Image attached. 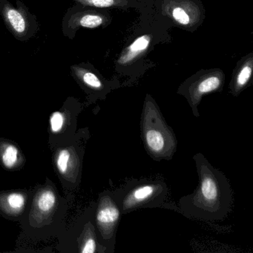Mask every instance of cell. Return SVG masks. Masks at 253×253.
Segmentation results:
<instances>
[{
  "instance_id": "obj_15",
  "label": "cell",
  "mask_w": 253,
  "mask_h": 253,
  "mask_svg": "<svg viewBox=\"0 0 253 253\" xmlns=\"http://www.w3.org/2000/svg\"><path fill=\"white\" fill-rule=\"evenodd\" d=\"M78 5L91 8H109L126 6L128 0H74Z\"/></svg>"
},
{
  "instance_id": "obj_6",
  "label": "cell",
  "mask_w": 253,
  "mask_h": 253,
  "mask_svg": "<svg viewBox=\"0 0 253 253\" xmlns=\"http://www.w3.org/2000/svg\"><path fill=\"white\" fill-rule=\"evenodd\" d=\"M224 84V75L220 71H211L191 78L179 88L177 93L187 100L195 118H199L198 106L204 96L221 91Z\"/></svg>"
},
{
  "instance_id": "obj_7",
  "label": "cell",
  "mask_w": 253,
  "mask_h": 253,
  "mask_svg": "<svg viewBox=\"0 0 253 253\" xmlns=\"http://www.w3.org/2000/svg\"><path fill=\"white\" fill-rule=\"evenodd\" d=\"M99 8L78 5L71 8L63 18V32L68 38H75L81 28L96 29L104 26L109 20L104 12Z\"/></svg>"
},
{
  "instance_id": "obj_1",
  "label": "cell",
  "mask_w": 253,
  "mask_h": 253,
  "mask_svg": "<svg viewBox=\"0 0 253 253\" xmlns=\"http://www.w3.org/2000/svg\"><path fill=\"white\" fill-rule=\"evenodd\" d=\"M198 184L192 194L179 201V211L198 220H223L232 211L233 195L227 177L214 168L202 153L193 156Z\"/></svg>"
},
{
  "instance_id": "obj_3",
  "label": "cell",
  "mask_w": 253,
  "mask_h": 253,
  "mask_svg": "<svg viewBox=\"0 0 253 253\" xmlns=\"http://www.w3.org/2000/svg\"><path fill=\"white\" fill-rule=\"evenodd\" d=\"M168 192L164 180L146 178L127 181L114 193L122 214H126L140 209L161 207Z\"/></svg>"
},
{
  "instance_id": "obj_4",
  "label": "cell",
  "mask_w": 253,
  "mask_h": 253,
  "mask_svg": "<svg viewBox=\"0 0 253 253\" xmlns=\"http://www.w3.org/2000/svg\"><path fill=\"white\" fill-rule=\"evenodd\" d=\"M122 214L115 193L110 191L103 192L99 198L94 221L100 244L107 253L115 252L117 231Z\"/></svg>"
},
{
  "instance_id": "obj_17",
  "label": "cell",
  "mask_w": 253,
  "mask_h": 253,
  "mask_svg": "<svg viewBox=\"0 0 253 253\" xmlns=\"http://www.w3.org/2000/svg\"><path fill=\"white\" fill-rule=\"evenodd\" d=\"M65 118L63 113L60 112H55L51 115L50 118V126L51 131L57 133L61 131L64 125Z\"/></svg>"
},
{
  "instance_id": "obj_16",
  "label": "cell",
  "mask_w": 253,
  "mask_h": 253,
  "mask_svg": "<svg viewBox=\"0 0 253 253\" xmlns=\"http://www.w3.org/2000/svg\"><path fill=\"white\" fill-rule=\"evenodd\" d=\"M1 161L6 168H14L19 161V150L17 146L12 144L4 146L1 152Z\"/></svg>"
},
{
  "instance_id": "obj_5",
  "label": "cell",
  "mask_w": 253,
  "mask_h": 253,
  "mask_svg": "<svg viewBox=\"0 0 253 253\" xmlns=\"http://www.w3.org/2000/svg\"><path fill=\"white\" fill-rule=\"evenodd\" d=\"M0 14L7 29L18 41H29L38 32L36 17L20 0L17 1L16 7L8 0H0Z\"/></svg>"
},
{
  "instance_id": "obj_10",
  "label": "cell",
  "mask_w": 253,
  "mask_h": 253,
  "mask_svg": "<svg viewBox=\"0 0 253 253\" xmlns=\"http://www.w3.org/2000/svg\"><path fill=\"white\" fill-rule=\"evenodd\" d=\"M253 75V58L250 57L240 66L239 69L234 76L230 85L231 93L234 96H238L244 88H247L251 81Z\"/></svg>"
},
{
  "instance_id": "obj_14",
  "label": "cell",
  "mask_w": 253,
  "mask_h": 253,
  "mask_svg": "<svg viewBox=\"0 0 253 253\" xmlns=\"http://www.w3.org/2000/svg\"><path fill=\"white\" fill-rule=\"evenodd\" d=\"M26 201V197L24 195L19 192H13L5 197L2 205L9 212L18 214L24 209Z\"/></svg>"
},
{
  "instance_id": "obj_2",
  "label": "cell",
  "mask_w": 253,
  "mask_h": 253,
  "mask_svg": "<svg viewBox=\"0 0 253 253\" xmlns=\"http://www.w3.org/2000/svg\"><path fill=\"white\" fill-rule=\"evenodd\" d=\"M140 131L145 149L152 159L156 161L172 159L177 152V137L149 94L143 103Z\"/></svg>"
},
{
  "instance_id": "obj_9",
  "label": "cell",
  "mask_w": 253,
  "mask_h": 253,
  "mask_svg": "<svg viewBox=\"0 0 253 253\" xmlns=\"http://www.w3.org/2000/svg\"><path fill=\"white\" fill-rule=\"evenodd\" d=\"M152 35H143L136 38L124 51L118 60L120 66H127L144 54L152 42Z\"/></svg>"
},
{
  "instance_id": "obj_12",
  "label": "cell",
  "mask_w": 253,
  "mask_h": 253,
  "mask_svg": "<svg viewBox=\"0 0 253 253\" xmlns=\"http://www.w3.org/2000/svg\"><path fill=\"white\" fill-rule=\"evenodd\" d=\"M57 198L55 194L51 189L41 191L35 201V206L40 214H47L54 208Z\"/></svg>"
},
{
  "instance_id": "obj_13",
  "label": "cell",
  "mask_w": 253,
  "mask_h": 253,
  "mask_svg": "<svg viewBox=\"0 0 253 253\" xmlns=\"http://www.w3.org/2000/svg\"><path fill=\"white\" fill-rule=\"evenodd\" d=\"M186 4H176L170 11L171 19L177 24L182 26H189L192 25L193 14L192 10L189 9Z\"/></svg>"
},
{
  "instance_id": "obj_8",
  "label": "cell",
  "mask_w": 253,
  "mask_h": 253,
  "mask_svg": "<svg viewBox=\"0 0 253 253\" xmlns=\"http://www.w3.org/2000/svg\"><path fill=\"white\" fill-rule=\"evenodd\" d=\"M75 79L92 94L105 96L110 91V85L105 83L96 72L87 66L76 65L71 67Z\"/></svg>"
},
{
  "instance_id": "obj_11",
  "label": "cell",
  "mask_w": 253,
  "mask_h": 253,
  "mask_svg": "<svg viewBox=\"0 0 253 253\" xmlns=\"http://www.w3.org/2000/svg\"><path fill=\"white\" fill-rule=\"evenodd\" d=\"M56 165L60 174L66 175L75 169L78 166V160L72 151L61 149L57 153Z\"/></svg>"
}]
</instances>
